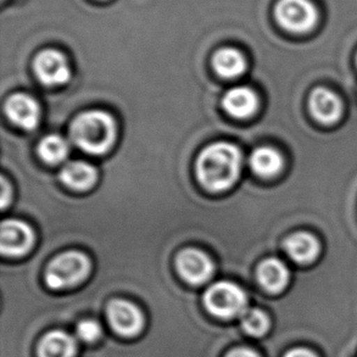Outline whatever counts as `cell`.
<instances>
[{"mask_svg":"<svg viewBox=\"0 0 357 357\" xmlns=\"http://www.w3.org/2000/svg\"><path fill=\"white\" fill-rule=\"evenodd\" d=\"M204 301L211 314L222 319L241 316L246 310L245 293L229 282H220L210 287Z\"/></svg>","mask_w":357,"mask_h":357,"instance_id":"cell-4","label":"cell"},{"mask_svg":"<svg viewBox=\"0 0 357 357\" xmlns=\"http://www.w3.org/2000/svg\"><path fill=\"white\" fill-rule=\"evenodd\" d=\"M241 154L229 143H216L202 151L197 161V174L200 183L213 192L231 188L241 174Z\"/></svg>","mask_w":357,"mask_h":357,"instance_id":"cell-1","label":"cell"},{"mask_svg":"<svg viewBox=\"0 0 357 357\" xmlns=\"http://www.w3.org/2000/svg\"><path fill=\"white\" fill-rule=\"evenodd\" d=\"M34 71L39 81L50 87L68 83L71 76L68 60L63 54L53 49L43 50L37 55L34 60Z\"/></svg>","mask_w":357,"mask_h":357,"instance_id":"cell-6","label":"cell"},{"mask_svg":"<svg viewBox=\"0 0 357 357\" xmlns=\"http://www.w3.org/2000/svg\"><path fill=\"white\" fill-rule=\"evenodd\" d=\"M34 236L32 229L19 220H6L1 223L0 248L6 256H22L31 250Z\"/></svg>","mask_w":357,"mask_h":357,"instance_id":"cell-7","label":"cell"},{"mask_svg":"<svg viewBox=\"0 0 357 357\" xmlns=\"http://www.w3.org/2000/svg\"><path fill=\"white\" fill-rule=\"evenodd\" d=\"M285 357H317L314 354L305 349H295L285 355Z\"/></svg>","mask_w":357,"mask_h":357,"instance_id":"cell-24","label":"cell"},{"mask_svg":"<svg viewBox=\"0 0 357 357\" xmlns=\"http://www.w3.org/2000/svg\"><path fill=\"white\" fill-rule=\"evenodd\" d=\"M75 353V340L63 332L47 334L39 345V357H73Z\"/></svg>","mask_w":357,"mask_h":357,"instance_id":"cell-16","label":"cell"},{"mask_svg":"<svg viewBox=\"0 0 357 357\" xmlns=\"http://www.w3.org/2000/svg\"><path fill=\"white\" fill-rule=\"evenodd\" d=\"M77 335L84 342L93 343L97 339L100 338L102 328H100V326L96 321L87 319V321H82L81 324H78Z\"/></svg>","mask_w":357,"mask_h":357,"instance_id":"cell-21","label":"cell"},{"mask_svg":"<svg viewBox=\"0 0 357 357\" xmlns=\"http://www.w3.org/2000/svg\"><path fill=\"white\" fill-rule=\"evenodd\" d=\"M310 107L314 116L324 123H332L342 114V102L338 97L324 88L314 89L310 98Z\"/></svg>","mask_w":357,"mask_h":357,"instance_id":"cell-12","label":"cell"},{"mask_svg":"<svg viewBox=\"0 0 357 357\" xmlns=\"http://www.w3.org/2000/svg\"><path fill=\"white\" fill-rule=\"evenodd\" d=\"M107 317L112 328L121 335H135L143 327V316L138 307L125 300H115L109 305Z\"/></svg>","mask_w":357,"mask_h":357,"instance_id":"cell-9","label":"cell"},{"mask_svg":"<svg viewBox=\"0 0 357 357\" xmlns=\"http://www.w3.org/2000/svg\"><path fill=\"white\" fill-rule=\"evenodd\" d=\"M241 324H243V328L245 329L246 333L260 337L266 333L270 322L262 311L250 309L245 310L241 314Z\"/></svg>","mask_w":357,"mask_h":357,"instance_id":"cell-20","label":"cell"},{"mask_svg":"<svg viewBox=\"0 0 357 357\" xmlns=\"http://www.w3.org/2000/svg\"><path fill=\"white\" fill-rule=\"evenodd\" d=\"M257 97L250 88H233L223 98L225 110L236 119H248L257 109Z\"/></svg>","mask_w":357,"mask_h":357,"instance_id":"cell-11","label":"cell"},{"mask_svg":"<svg viewBox=\"0 0 357 357\" xmlns=\"http://www.w3.org/2000/svg\"><path fill=\"white\" fill-rule=\"evenodd\" d=\"M227 357H259L254 351H251L249 349H236L232 353H229Z\"/></svg>","mask_w":357,"mask_h":357,"instance_id":"cell-22","label":"cell"},{"mask_svg":"<svg viewBox=\"0 0 357 357\" xmlns=\"http://www.w3.org/2000/svg\"><path fill=\"white\" fill-rule=\"evenodd\" d=\"M245 59L236 49H221L213 56V68L221 77H238L245 71Z\"/></svg>","mask_w":357,"mask_h":357,"instance_id":"cell-17","label":"cell"},{"mask_svg":"<svg viewBox=\"0 0 357 357\" xmlns=\"http://www.w3.org/2000/svg\"><path fill=\"white\" fill-rule=\"evenodd\" d=\"M257 277L267 291L280 293L288 284L289 272L280 260L267 259L259 267Z\"/></svg>","mask_w":357,"mask_h":357,"instance_id":"cell-14","label":"cell"},{"mask_svg":"<svg viewBox=\"0 0 357 357\" xmlns=\"http://www.w3.org/2000/svg\"><path fill=\"white\" fill-rule=\"evenodd\" d=\"M73 143L88 154H105L116 139V123L107 112H83L71 126Z\"/></svg>","mask_w":357,"mask_h":357,"instance_id":"cell-2","label":"cell"},{"mask_svg":"<svg viewBox=\"0 0 357 357\" xmlns=\"http://www.w3.org/2000/svg\"><path fill=\"white\" fill-rule=\"evenodd\" d=\"M177 270L182 278L190 284H203L211 278L213 264L203 251L187 249L177 257Z\"/></svg>","mask_w":357,"mask_h":357,"instance_id":"cell-8","label":"cell"},{"mask_svg":"<svg viewBox=\"0 0 357 357\" xmlns=\"http://www.w3.org/2000/svg\"><path fill=\"white\" fill-rule=\"evenodd\" d=\"M275 15L282 27L295 33L309 32L319 21V11L310 0H280Z\"/></svg>","mask_w":357,"mask_h":357,"instance_id":"cell-5","label":"cell"},{"mask_svg":"<svg viewBox=\"0 0 357 357\" xmlns=\"http://www.w3.org/2000/svg\"><path fill=\"white\" fill-rule=\"evenodd\" d=\"M1 195H3L1 197V206L5 208L10 200V187L4 178H3V187H1Z\"/></svg>","mask_w":357,"mask_h":357,"instance_id":"cell-23","label":"cell"},{"mask_svg":"<svg viewBox=\"0 0 357 357\" xmlns=\"http://www.w3.org/2000/svg\"><path fill=\"white\" fill-rule=\"evenodd\" d=\"M60 177L70 188L86 190L96 184L98 174L92 165L83 161H73L63 166Z\"/></svg>","mask_w":357,"mask_h":357,"instance_id":"cell-13","label":"cell"},{"mask_svg":"<svg viewBox=\"0 0 357 357\" xmlns=\"http://www.w3.org/2000/svg\"><path fill=\"white\" fill-rule=\"evenodd\" d=\"M91 270V262L86 255L70 251L55 257L47 268L45 280L53 289H63L82 282Z\"/></svg>","mask_w":357,"mask_h":357,"instance_id":"cell-3","label":"cell"},{"mask_svg":"<svg viewBox=\"0 0 357 357\" xmlns=\"http://www.w3.org/2000/svg\"><path fill=\"white\" fill-rule=\"evenodd\" d=\"M250 166L261 177H273L282 169L283 159L277 150L259 148L251 154Z\"/></svg>","mask_w":357,"mask_h":357,"instance_id":"cell-18","label":"cell"},{"mask_svg":"<svg viewBox=\"0 0 357 357\" xmlns=\"http://www.w3.org/2000/svg\"><path fill=\"white\" fill-rule=\"evenodd\" d=\"M68 142L60 135H48L38 145V153L40 158L48 164L56 165L63 162L68 158Z\"/></svg>","mask_w":357,"mask_h":357,"instance_id":"cell-19","label":"cell"},{"mask_svg":"<svg viewBox=\"0 0 357 357\" xmlns=\"http://www.w3.org/2000/svg\"><path fill=\"white\" fill-rule=\"evenodd\" d=\"M285 250L296 262L309 264L319 255V244L311 234L296 233L285 241Z\"/></svg>","mask_w":357,"mask_h":357,"instance_id":"cell-15","label":"cell"},{"mask_svg":"<svg viewBox=\"0 0 357 357\" xmlns=\"http://www.w3.org/2000/svg\"><path fill=\"white\" fill-rule=\"evenodd\" d=\"M5 112L14 125L24 130H34L40 116L38 102L27 94H15L10 97L5 104Z\"/></svg>","mask_w":357,"mask_h":357,"instance_id":"cell-10","label":"cell"}]
</instances>
